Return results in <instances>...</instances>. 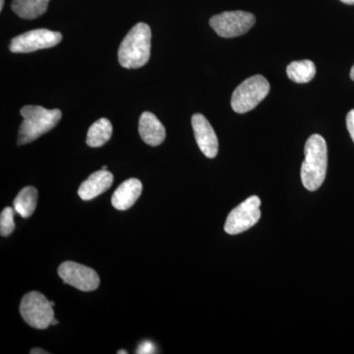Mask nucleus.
<instances>
[{"label": "nucleus", "instance_id": "1a4fd4ad", "mask_svg": "<svg viewBox=\"0 0 354 354\" xmlns=\"http://www.w3.org/2000/svg\"><path fill=\"white\" fill-rule=\"evenodd\" d=\"M58 276L64 279V283L82 291L97 290L101 281L95 270L72 261H67L59 266Z\"/></svg>", "mask_w": 354, "mask_h": 354}, {"label": "nucleus", "instance_id": "a211bd4d", "mask_svg": "<svg viewBox=\"0 0 354 354\" xmlns=\"http://www.w3.org/2000/svg\"><path fill=\"white\" fill-rule=\"evenodd\" d=\"M15 209L7 207L1 212L0 216V234L6 237L10 235L15 230V223H14V213Z\"/></svg>", "mask_w": 354, "mask_h": 354}, {"label": "nucleus", "instance_id": "0eeeda50", "mask_svg": "<svg viewBox=\"0 0 354 354\" xmlns=\"http://www.w3.org/2000/svg\"><path fill=\"white\" fill-rule=\"evenodd\" d=\"M260 206V198L251 196L235 207L225 221V232L236 235L254 227L261 218Z\"/></svg>", "mask_w": 354, "mask_h": 354}, {"label": "nucleus", "instance_id": "7ed1b4c3", "mask_svg": "<svg viewBox=\"0 0 354 354\" xmlns=\"http://www.w3.org/2000/svg\"><path fill=\"white\" fill-rule=\"evenodd\" d=\"M24 118L19 128L17 144L19 146L31 143L53 129L60 120L62 113L59 109H46L39 106H26L20 111Z\"/></svg>", "mask_w": 354, "mask_h": 354}, {"label": "nucleus", "instance_id": "5701e85b", "mask_svg": "<svg viewBox=\"0 0 354 354\" xmlns=\"http://www.w3.org/2000/svg\"><path fill=\"white\" fill-rule=\"evenodd\" d=\"M351 80L354 81V65L353 66V68L351 70Z\"/></svg>", "mask_w": 354, "mask_h": 354}, {"label": "nucleus", "instance_id": "f03ea898", "mask_svg": "<svg viewBox=\"0 0 354 354\" xmlns=\"http://www.w3.org/2000/svg\"><path fill=\"white\" fill-rule=\"evenodd\" d=\"M152 32L145 23H138L130 30L118 50V62L127 69H137L150 59Z\"/></svg>", "mask_w": 354, "mask_h": 354}, {"label": "nucleus", "instance_id": "423d86ee", "mask_svg": "<svg viewBox=\"0 0 354 354\" xmlns=\"http://www.w3.org/2000/svg\"><path fill=\"white\" fill-rule=\"evenodd\" d=\"M252 13L245 11H225L209 19V26L221 38H236L246 34L255 24Z\"/></svg>", "mask_w": 354, "mask_h": 354}, {"label": "nucleus", "instance_id": "20e7f679", "mask_svg": "<svg viewBox=\"0 0 354 354\" xmlns=\"http://www.w3.org/2000/svg\"><path fill=\"white\" fill-rule=\"evenodd\" d=\"M270 92V83L262 75L243 81L232 97V108L236 113H246L255 109Z\"/></svg>", "mask_w": 354, "mask_h": 354}, {"label": "nucleus", "instance_id": "f3484780", "mask_svg": "<svg viewBox=\"0 0 354 354\" xmlns=\"http://www.w3.org/2000/svg\"><path fill=\"white\" fill-rule=\"evenodd\" d=\"M288 78L298 84L308 83L315 77L316 66L311 60L293 62L286 68Z\"/></svg>", "mask_w": 354, "mask_h": 354}, {"label": "nucleus", "instance_id": "f257e3e1", "mask_svg": "<svg viewBox=\"0 0 354 354\" xmlns=\"http://www.w3.org/2000/svg\"><path fill=\"white\" fill-rule=\"evenodd\" d=\"M305 160L301 167V180L309 191H316L325 181L328 169V147L321 135L314 134L305 144Z\"/></svg>", "mask_w": 354, "mask_h": 354}, {"label": "nucleus", "instance_id": "9b49d317", "mask_svg": "<svg viewBox=\"0 0 354 354\" xmlns=\"http://www.w3.org/2000/svg\"><path fill=\"white\" fill-rule=\"evenodd\" d=\"M113 183V176L111 172L104 169L95 171L81 184L78 189L79 197L84 201H90L109 190Z\"/></svg>", "mask_w": 354, "mask_h": 354}, {"label": "nucleus", "instance_id": "4be33fe9", "mask_svg": "<svg viewBox=\"0 0 354 354\" xmlns=\"http://www.w3.org/2000/svg\"><path fill=\"white\" fill-rule=\"evenodd\" d=\"M344 3L348 4V6H354V0H341Z\"/></svg>", "mask_w": 354, "mask_h": 354}, {"label": "nucleus", "instance_id": "dca6fc26", "mask_svg": "<svg viewBox=\"0 0 354 354\" xmlns=\"http://www.w3.org/2000/svg\"><path fill=\"white\" fill-rule=\"evenodd\" d=\"M38 203V190L32 186H27L20 191L13 202L16 213L22 218H30L36 209Z\"/></svg>", "mask_w": 354, "mask_h": 354}, {"label": "nucleus", "instance_id": "6ab92c4d", "mask_svg": "<svg viewBox=\"0 0 354 354\" xmlns=\"http://www.w3.org/2000/svg\"><path fill=\"white\" fill-rule=\"evenodd\" d=\"M137 353L139 354H150L156 353V346H153V342H144L140 344L138 349H137Z\"/></svg>", "mask_w": 354, "mask_h": 354}, {"label": "nucleus", "instance_id": "f8f14e48", "mask_svg": "<svg viewBox=\"0 0 354 354\" xmlns=\"http://www.w3.org/2000/svg\"><path fill=\"white\" fill-rule=\"evenodd\" d=\"M142 189H143V185L137 178L127 179L124 183H121L118 189L114 191L111 198V204L114 209L125 211L131 208L139 199Z\"/></svg>", "mask_w": 354, "mask_h": 354}, {"label": "nucleus", "instance_id": "6e6552de", "mask_svg": "<svg viewBox=\"0 0 354 354\" xmlns=\"http://www.w3.org/2000/svg\"><path fill=\"white\" fill-rule=\"evenodd\" d=\"M62 35L48 29L26 32L11 39L10 50L14 53H30L32 51L53 48L62 41Z\"/></svg>", "mask_w": 354, "mask_h": 354}, {"label": "nucleus", "instance_id": "393cba45", "mask_svg": "<svg viewBox=\"0 0 354 354\" xmlns=\"http://www.w3.org/2000/svg\"><path fill=\"white\" fill-rule=\"evenodd\" d=\"M58 324H59V322H58V321L57 320V319H53V323H51V326H55V325H58Z\"/></svg>", "mask_w": 354, "mask_h": 354}, {"label": "nucleus", "instance_id": "39448f33", "mask_svg": "<svg viewBox=\"0 0 354 354\" xmlns=\"http://www.w3.org/2000/svg\"><path fill=\"white\" fill-rule=\"evenodd\" d=\"M20 313L28 325L39 330L50 327L55 319V311L51 302L38 291H32L23 297Z\"/></svg>", "mask_w": 354, "mask_h": 354}, {"label": "nucleus", "instance_id": "b1692460", "mask_svg": "<svg viewBox=\"0 0 354 354\" xmlns=\"http://www.w3.org/2000/svg\"><path fill=\"white\" fill-rule=\"evenodd\" d=\"M4 6V0H0V11H2Z\"/></svg>", "mask_w": 354, "mask_h": 354}, {"label": "nucleus", "instance_id": "4468645a", "mask_svg": "<svg viewBox=\"0 0 354 354\" xmlns=\"http://www.w3.org/2000/svg\"><path fill=\"white\" fill-rule=\"evenodd\" d=\"M50 0H13L11 8L23 19H36L48 10Z\"/></svg>", "mask_w": 354, "mask_h": 354}, {"label": "nucleus", "instance_id": "cd10ccee", "mask_svg": "<svg viewBox=\"0 0 354 354\" xmlns=\"http://www.w3.org/2000/svg\"><path fill=\"white\" fill-rule=\"evenodd\" d=\"M51 305H53V306H55V302L51 301Z\"/></svg>", "mask_w": 354, "mask_h": 354}, {"label": "nucleus", "instance_id": "bb28decb", "mask_svg": "<svg viewBox=\"0 0 354 354\" xmlns=\"http://www.w3.org/2000/svg\"><path fill=\"white\" fill-rule=\"evenodd\" d=\"M102 169H104V171H108V167H106V165H104V167H102Z\"/></svg>", "mask_w": 354, "mask_h": 354}, {"label": "nucleus", "instance_id": "9d476101", "mask_svg": "<svg viewBox=\"0 0 354 354\" xmlns=\"http://www.w3.org/2000/svg\"><path fill=\"white\" fill-rule=\"evenodd\" d=\"M192 127L197 145L207 158H214L218 155V141L214 128L201 113L192 116Z\"/></svg>", "mask_w": 354, "mask_h": 354}, {"label": "nucleus", "instance_id": "412c9836", "mask_svg": "<svg viewBox=\"0 0 354 354\" xmlns=\"http://www.w3.org/2000/svg\"><path fill=\"white\" fill-rule=\"evenodd\" d=\"M46 351H44V349L41 348H32L31 351V354H46Z\"/></svg>", "mask_w": 354, "mask_h": 354}, {"label": "nucleus", "instance_id": "ddd939ff", "mask_svg": "<svg viewBox=\"0 0 354 354\" xmlns=\"http://www.w3.org/2000/svg\"><path fill=\"white\" fill-rule=\"evenodd\" d=\"M139 133L142 140L150 146H158L165 141V129L157 116L145 111L139 120Z\"/></svg>", "mask_w": 354, "mask_h": 354}, {"label": "nucleus", "instance_id": "a878e982", "mask_svg": "<svg viewBox=\"0 0 354 354\" xmlns=\"http://www.w3.org/2000/svg\"><path fill=\"white\" fill-rule=\"evenodd\" d=\"M128 353L127 351H118V354H127Z\"/></svg>", "mask_w": 354, "mask_h": 354}, {"label": "nucleus", "instance_id": "2eb2a0df", "mask_svg": "<svg viewBox=\"0 0 354 354\" xmlns=\"http://www.w3.org/2000/svg\"><path fill=\"white\" fill-rule=\"evenodd\" d=\"M113 135V125L106 118L95 121L88 128L86 143L92 148H99L109 141Z\"/></svg>", "mask_w": 354, "mask_h": 354}, {"label": "nucleus", "instance_id": "aec40b11", "mask_svg": "<svg viewBox=\"0 0 354 354\" xmlns=\"http://www.w3.org/2000/svg\"><path fill=\"white\" fill-rule=\"evenodd\" d=\"M346 127H348L349 135L354 142V109H351L346 115Z\"/></svg>", "mask_w": 354, "mask_h": 354}]
</instances>
